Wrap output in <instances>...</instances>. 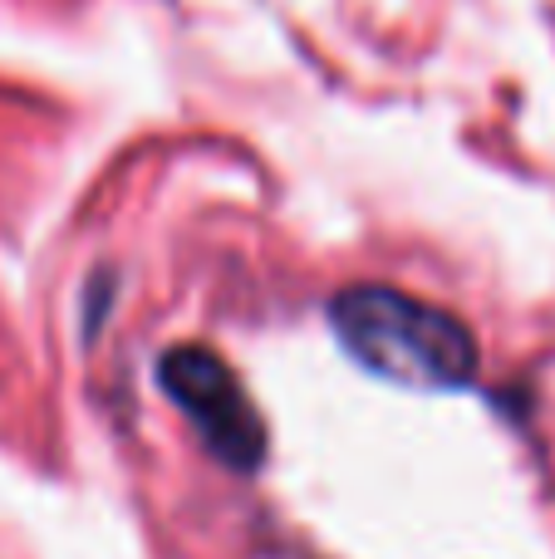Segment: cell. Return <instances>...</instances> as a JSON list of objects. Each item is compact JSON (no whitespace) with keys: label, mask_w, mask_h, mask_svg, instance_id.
<instances>
[{"label":"cell","mask_w":555,"mask_h":559,"mask_svg":"<svg viewBox=\"0 0 555 559\" xmlns=\"http://www.w3.org/2000/svg\"><path fill=\"white\" fill-rule=\"evenodd\" d=\"M157 383L173 393V403L187 413L206 452L232 472H251L265 456V427L251 397L241 393L236 373L206 348H173L157 364Z\"/></svg>","instance_id":"cell-2"},{"label":"cell","mask_w":555,"mask_h":559,"mask_svg":"<svg viewBox=\"0 0 555 559\" xmlns=\"http://www.w3.org/2000/svg\"><path fill=\"white\" fill-rule=\"evenodd\" d=\"M330 324L340 344L369 373L399 388H462L477 373V344L448 314L383 285H354L334 295Z\"/></svg>","instance_id":"cell-1"}]
</instances>
